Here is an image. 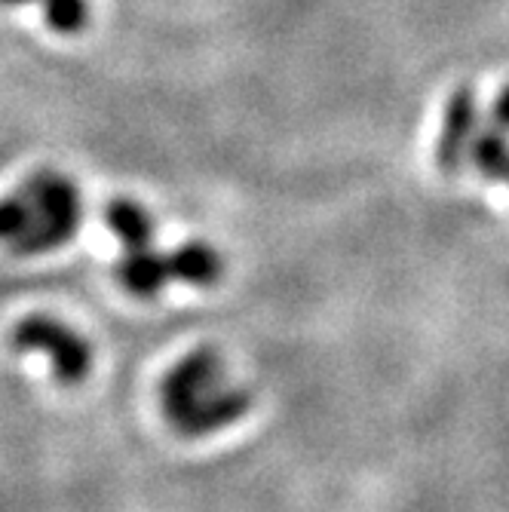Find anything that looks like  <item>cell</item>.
Instances as JSON below:
<instances>
[{"mask_svg": "<svg viewBox=\"0 0 509 512\" xmlns=\"http://www.w3.org/2000/svg\"><path fill=\"white\" fill-rule=\"evenodd\" d=\"M160 408L178 436L203 439L246 417L252 393L230 381L218 350L197 347L166 371L160 384Z\"/></svg>", "mask_w": 509, "mask_h": 512, "instance_id": "obj_1", "label": "cell"}, {"mask_svg": "<svg viewBox=\"0 0 509 512\" xmlns=\"http://www.w3.org/2000/svg\"><path fill=\"white\" fill-rule=\"evenodd\" d=\"M83 221L77 184L53 169H40L0 200V246L13 255H46L71 243Z\"/></svg>", "mask_w": 509, "mask_h": 512, "instance_id": "obj_2", "label": "cell"}, {"mask_svg": "<svg viewBox=\"0 0 509 512\" xmlns=\"http://www.w3.org/2000/svg\"><path fill=\"white\" fill-rule=\"evenodd\" d=\"M10 344L16 353H37L50 362V375L62 387H74L86 381L89 368H92V347L89 341L71 329L68 322L46 316V313H31L25 316L13 335Z\"/></svg>", "mask_w": 509, "mask_h": 512, "instance_id": "obj_3", "label": "cell"}, {"mask_svg": "<svg viewBox=\"0 0 509 512\" xmlns=\"http://www.w3.org/2000/svg\"><path fill=\"white\" fill-rule=\"evenodd\" d=\"M479 132V99L473 86H457L445 99L442 108V129L436 142V166L445 175L460 172L467 163L470 145Z\"/></svg>", "mask_w": 509, "mask_h": 512, "instance_id": "obj_4", "label": "cell"}, {"mask_svg": "<svg viewBox=\"0 0 509 512\" xmlns=\"http://www.w3.org/2000/svg\"><path fill=\"white\" fill-rule=\"evenodd\" d=\"M117 279L120 286L135 295L138 301H154L157 295H163V289L172 283V273H169V252L163 255L157 249V243L142 246V249H129L120 252L117 261Z\"/></svg>", "mask_w": 509, "mask_h": 512, "instance_id": "obj_5", "label": "cell"}, {"mask_svg": "<svg viewBox=\"0 0 509 512\" xmlns=\"http://www.w3.org/2000/svg\"><path fill=\"white\" fill-rule=\"evenodd\" d=\"M169 273H172V283L206 289L221 279L224 258L218 255L215 246H209L203 240H191V243H181L169 252Z\"/></svg>", "mask_w": 509, "mask_h": 512, "instance_id": "obj_6", "label": "cell"}, {"mask_svg": "<svg viewBox=\"0 0 509 512\" xmlns=\"http://www.w3.org/2000/svg\"><path fill=\"white\" fill-rule=\"evenodd\" d=\"M105 221L111 227V234L120 240V252L142 249V246L157 243V224H154V218L148 215L145 206H138L129 197H114L105 206Z\"/></svg>", "mask_w": 509, "mask_h": 512, "instance_id": "obj_7", "label": "cell"}, {"mask_svg": "<svg viewBox=\"0 0 509 512\" xmlns=\"http://www.w3.org/2000/svg\"><path fill=\"white\" fill-rule=\"evenodd\" d=\"M467 160H473V166L485 178L506 181V175H509V135L500 132V129H494V126L476 132Z\"/></svg>", "mask_w": 509, "mask_h": 512, "instance_id": "obj_8", "label": "cell"}, {"mask_svg": "<svg viewBox=\"0 0 509 512\" xmlns=\"http://www.w3.org/2000/svg\"><path fill=\"white\" fill-rule=\"evenodd\" d=\"M43 16L56 34H80L89 22L86 0H43Z\"/></svg>", "mask_w": 509, "mask_h": 512, "instance_id": "obj_9", "label": "cell"}, {"mask_svg": "<svg viewBox=\"0 0 509 512\" xmlns=\"http://www.w3.org/2000/svg\"><path fill=\"white\" fill-rule=\"evenodd\" d=\"M488 120L494 129L506 132L509 135V83L497 92L494 102H491V111H488Z\"/></svg>", "mask_w": 509, "mask_h": 512, "instance_id": "obj_10", "label": "cell"}, {"mask_svg": "<svg viewBox=\"0 0 509 512\" xmlns=\"http://www.w3.org/2000/svg\"><path fill=\"white\" fill-rule=\"evenodd\" d=\"M0 4H7V7H22V4H31V0H0Z\"/></svg>", "mask_w": 509, "mask_h": 512, "instance_id": "obj_11", "label": "cell"}, {"mask_svg": "<svg viewBox=\"0 0 509 512\" xmlns=\"http://www.w3.org/2000/svg\"><path fill=\"white\" fill-rule=\"evenodd\" d=\"M506 184H509V175H506Z\"/></svg>", "mask_w": 509, "mask_h": 512, "instance_id": "obj_12", "label": "cell"}]
</instances>
